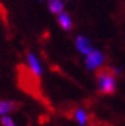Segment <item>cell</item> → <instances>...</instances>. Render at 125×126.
<instances>
[{"label": "cell", "mask_w": 125, "mask_h": 126, "mask_svg": "<svg viewBox=\"0 0 125 126\" xmlns=\"http://www.w3.org/2000/svg\"><path fill=\"white\" fill-rule=\"evenodd\" d=\"M18 80H19V85L24 91L32 92V94L40 92L38 75H36L27 66H23V65L18 66Z\"/></svg>", "instance_id": "cell-1"}, {"label": "cell", "mask_w": 125, "mask_h": 126, "mask_svg": "<svg viewBox=\"0 0 125 126\" xmlns=\"http://www.w3.org/2000/svg\"><path fill=\"white\" fill-rule=\"evenodd\" d=\"M115 74L111 73L108 69H101L97 73V80H98V87L100 91L104 94H112L116 88V81H115Z\"/></svg>", "instance_id": "cell-2"}, {"label": "cell", "mask_w": 125, "mask_h": 126, "mask_svg": "<svg viewBox=\"0 0 125 126\" xmlns=\"http://www.w3.org/2000/svg\"><path fill=\"white\" fill-rule=\"evenodd\" d=\"M104 60H105V56L102 55L100 51L92 50V52H89L86 57V65H87L88 69L93 70V69H97L100 65H102Z\"/></svg>", "instance_id": "cell-3"}, {"label": "cell", "mask_w": 125, "mask_h": 126, "mask_svg": "<svg viewBox=\"0 0 125 126\" xmlns=\"http://www.w3.org/2000/svg\"><path fill=\"white\" fill-rule=\"evenodd\" d=\"M75 46L79 50V52H82L84 55H88L89 52H92V46H91L89 41H88L86 37L79 36L78 38L75 40Z\"/></svg>", "instance_id": "cell-4"}, {"label": "cell", "mask_w": 125, "mask_h": 126, "mask_svg": "<svg viewBox=\"0 0 125 126\" xmlns=\"http://www.w3.org/2000/svg\"><path fill=\"white\" fill-rule=\"evenodd\" d=\"M27 60H28V65H29V69H31L36 75H40L41 74V65L37 60V57H36L33 54H28L27 55Z\"/></svg>", "instance_id": "cell-5"}, {"label": "cell", "mask_w": 125, "mask_h": 126, "mask_svg": "<svg viewBox=\"0 0 125 126\" xmlns=\"http://www.w3.org/2000/svg\"><path fill=\"white\" fill-rule=\"evenodd\" d=\"M57 20H59V24H60L64 29H67V31H68V29H70L71 26H73L71 19H70V17H69V14H67L65 12H63V13L59 14Z\"/></svg>", "instance_id": "cell-6"}, {"label": "cell", "mask_w": 125, "mask_h": 126, "mask_svg": "<svg viewBox=\"0 0 125 126\" xmlns=\"http://www.w3.org/2000/svg\"><path fill=\"white\" fill-rule=\"evenodd\" d=\"M47 5H49V9L54 14H60L64 10V5L61 0H49Z\"/></svg>", "instance_id": "cell-7"}, {"label": "cell", "mask_w": 125, "mask_h": 126, "mask_svg": "<svg viewBox=\"0 0 125 126\" xmlns=\"http://www.w3.org/2000/svg\"><path fill=\"white\" fill-rule=\"evenodd\" d=\"M13 110H16V103L10 101H1L0 102V113L1 116H5L6 113L12 112Z\"/></svg>", "instance_id": "cell-8"}, {"label": "cell", "mask_w": 125, "mask_h": 126, "mask_svg": "<svg viewBox=\"0 0 125 126\" xmlns=\"http://www.w3.org/2000/svg\"><path fill=\"white\" fill-rule=\"evenodd\" d=\"M74 116H75V120L78 121V124H79L80 126L86 125V122H87V113H86V111H83V110H77Z\"/></svg>", "instance_id": "cell-9"}, {"label": "cell", "mask_w": 125, "mask_h": 126, "mask_svg": "<svg viewBox=\"0 0 125 126\" xmlns=\"http://www.w3.org/2000/svg\"><path fill=\"white\" fill-rule=\"evenodd\" d=\"M1 124H3V126H17V124L14 122L9 116H6V115L1 116Z\"/></svg>", "instance_id": "cell-10"}, {"label": "cell", "mask_w": 125, "mask_h": 126, "mask_svg": "<svg viewBox=\"0 0 125 126\" xmlns=\"http://www.w3.org/2000/svg\"><path fill=\"white\" fill-rule=\"evenodd\" d=\"M40 1H41V0H40Z\"/></svg>", "instance_id": "cell-11"}]
</instances>
